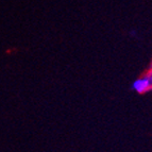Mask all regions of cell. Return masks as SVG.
<instances>
[{
  "mask_svg": "<svg viewBox=\"0 0 152 152\" xmlns=\"http://www.w3.org/2000/svg\"><path fill=\"white\" fill-rule=\"evenodd\" d=\"M133 89L135 91H137L138 94H144V93L151 91L152 79L148 72L142 77H140V78H138L137 80H135V82L133 83Z\"/></svg>",
  "mask_w": 152,
  "mask_h": 152,
  "instance_id": "obj_1",
  "label": "cell"
},
{
  "mask_svg": "<svg viewBox=\"0 0 152 152\" xmlns=\"http://www.w3.org/2000/svg\"><path fill=\"white\" fill-rule=\"evenodd\" d=\"M148 74H149V76H150V77H151V79H152V68H151V69H150V70H149V71H148Z\"/></svg>",
  "mask_w": 152,
  "mask_h": 152,
  "instance_id": "obj_2",
  "label": "cell"
}]
</instances>
